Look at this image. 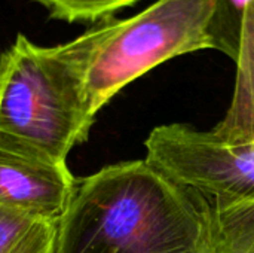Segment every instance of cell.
Wrapping results in <instances>:
<instances>
[{
	"instance_id": "4",
	"label": "cell",
	"mask_w": 254,
	"mask_h": 253,
	"mask_svg": "<svg viewBox=\"0 0 254 253\" xmlns=\"http://www.w3.org/2000/svg\"><path fill=\"white\" fill-rule=\"evenodd\" d=\"M146 160L208 201H254V142H229L213 130L165 124L149 134Z\"/></svg>"
},
{
	"instance_id": "9",
	"label": "cell",
	"mask_w": 254,
	"mask_h": 253,
	"mask_svg": "<svg viewBox=\"0 0 254 253\" xmlns=\"http://www.w3.org/2000/svg\"><path fill=\"white\" fill-rule=\"evenodd\" d=\"M45 6L51 18L65 22H101L119 10L141 0H36Z\"/></svg>"
},
{
	"instance_id": "6",
	"label": "cell",
	"mask_w": 254,
	"mask_h": 253,
	"mask_svg": "<svg viewBox=\"0 0 254 253\" xmlns=\"http://www.w3.org/2000/svg\"><path fill=\"white\" fill-rule=\"evenodd\" d=\"M231 104L223 119L211 128L229 142H254V0L246 10Z\"/></svg>"
},
{
	"instance_id": "8",
	"label": "cell",
	"mask_w": 254,
	"mask_h": 253,
	"mask_svg": "<svg viewBox=\"0 0 254 253\" xmlns=\"http://www.w3.org/2000/svg\"><path fill=\"white\" fill-rule=\"evenodd\" d=\"M213 15L208 36L213 49L220 51L234 63L238 57L247 6L252 0H211Z\"/></svg>"
},
{
	"instance_id": "5",
	"label": "cell",
	"mask_w": 254,
	"mask_h": 253,
	"mask_svg": "<svg viewBox=\"0 0 254 253\" xmlns=\"http://www.w3.org/2000/svg\"><path fill=\"white\" fill-rule=\"evenodd\" d=\"M74 183L65 163L0 140V207L54 225L65 212Z\"/></svg>"
},
{
	"instance_id": "10",
	"label": "cell",
	"mask_w": 254,
	"mask_h": 253,
	"mask_svg": "<svg viewBox=\"0 0 254 253\" xmlns=\"http://www.w3.org/2000/svg\"><path fill=\"white\" fill-rule=\"evenodd\" d=\"M36 221L0 207V253H7Z\"/></svg>"
},
{
	"instance_id": "7",
	"label": "cell",
	"mask_w": 254,
	"mask_h": 253,
	"mask_svg": "<svg viewBox=\"0 0 254 253\" xmlns=\"http://www.w3.org/2000/svg\"><path fill=\"white\" fill-rule=\"evenodd\" d=\"M208 204L211 253H254V201Z\"/></svg>"
},
{
	"instance_id": "3",
	"label": "cell",
	"mask_w": 254,
	"mask_h": 253,
	"mask_svg": "<svg viewBox=\"0 0 254 253\" xmlns=\"http://www.w3.org/2000/svg\"><path fill=\"white\" fill-rule=\"evenodd\" d=\"M211 0H156L124 19L91 25L82 36L83 95L89 116L127 85L180 55L213 49L208 24Z\"/></svg>"
},
{
	"instance_id": "1",
	"label": "cell",
	"mask_w": 254,
	"mask_h": 253,
	"mask_svg": "<svg viewBox=\"0 0 254 253\" xmlns=\"http://www.w3.org/2000/svg\"><path fill=\"white\" fill-rule=\"evenodd\" d=\"M51 253H211L210 204L146 158L76 179Z\"/></svg>"
},
{
	"instance_id": "11",
	"label": "cell",
	"mask_w": 254,
	"mask_h": 253,
	"mask_svg": "<svg viewBox=\"0 0 254 253\" xmlns=\"http://www.w3.org/2000/svg\"><path fill=\"white\" fill-rule=\"evenodd\" d=\"M54 225L36 222L7 253H51Z\"/></svg>"
},
{
	"instance_id": "2",
	"label": "cell",
	"mask_w": 254,
	"mask_h": 253,
	"mask_svg": "<svg viewBox=\"0 0 254 253\" xmlns=\"http://www.w3.org/2000/svg\"><path fill=\"white\" fill-rule=\"evenodd\" d=\"M83 36L39 46L24 34L0 55V140L58 163L88 139Z\"/></svg>"
}]
</instances>
